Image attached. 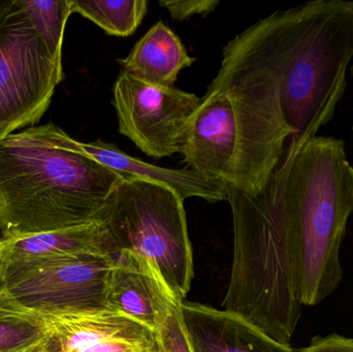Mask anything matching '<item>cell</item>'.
I'll use <instances>...</instances> for the list:
<instances>
[{
    "label": "cell",
    "mask_w": 353,
    "mask_h": 352,
    "mask_svg": "<svg viewBox=\"0 0 353 352\" xmlns=\"http://www.w3.org/2000/svg\"><path fill=\"white\" fill-rule=\"evenodd\" d=\"M222 54L254 62L279 81L282 112L302 146L335 115L353 58V0H316L274 12Z\"/></svg>",
    "instance_id": "cell-1"
},
{
    "label": "cell",
    "mask_w": 353,
    "mask_h": 352,
    "mask_svg": "<svg viewBox=\"0 0 353 352\" xmlns=\"http://www.w3.org/2000/svg\"><path fill=\"white\" fill-rule=\"evenodd\" d=\"M292 136L275 74L222 54L217 76L189 121L180 153L189 169L207 179L257 196Z\"/></svg>",
    "instance_id": "cell-2"
},
{
    "label": "cell",
    "mask_w": 353,
    "mask_h": 352,
    "mask_svg": "<svg viewBox=\"0 0 353 352\" xmlns=\"http://www.w3.org/2000/svg\"><path fill=\"white\" fill-rule=\"evenodd\" d=\"M265 189L290 235L301 304L317 305L343 277L340 250L353 213V167L343 141L288 143Z\"/></svg>",
    "instance_id": "cell-3"
},
{
    "label": "cell",
    "mask_w": 353,
    "mask_h": 352,
    "mask_svg": "<svg viewBox=\"0 0 353 352\" xmlns=\"http://www.w3.org/2000/svg\"><path fill=\"white\" fill-rule=\"evenodd\" d=\"M118 174L54 146L39 126L0 140V233L19 237L99 222Z\"/></svg>",
    "instance_id": "cell-4"
},
{
    "label": "cell",
    "mask_w": 353,
    "mask_h": 352,
    "mask_svg": "<svg viewBox=\"0 0 353 352\" xmlns=\"http://www.w3.org/2000/svg\"><path fill=\"white\" fill-rule=\"evenodd\" d=\"M234 229V260L222 308L282 344L301 318L294 250L267 189L248 196L226 189Z\"/></svg>",
    "instance_id": "cell-5"
},
{
    "label": "cell",
    "mask_w": 353,
    "mask_h": 352,
    "mask_svg": "<svg viewBox=\"0 0 353 352\" xmlns=\"http://www.w3.org/2000/svg\"><path fill=\"white\" fill-rule=\"evenodd\" d=\"M99 222L113 254L132 252L157 265L176 298L185 300L193 256L184 200L163 184L124 179L105 200Z\"/></svg>",
    "instance_id": "cell-6"
},
{
    "label": "cell",
    "mask_w": 353,
    "mask_h": 352,
    "mask_svg": "<svg viewBox=\"0 0 353 352\" xmlns=\"http://www.w3.org/2000/svg\"><path fill=\"white\" fill-rule=\"evenodd\" d=\"M62 80V64L53 59L16 0L0 25V140L37 123Z\"/></svg>",
    "instance_id": "cell-7"
},
{
    "label": "cell",
    "mask_w": 353,
    "mask_h": 352,
    "mask_svg": "<svg viewBox=\"0 0 353 352\" xmlns=\"http://www.w3.org/2000/svg\"><path fill=\"white\" fill-rule=\"evenodd\" d=\"M114 254L62 256L0 269L6 289L25 309L39 315L109 310L108 276Z\"/></svg>",
    "instance_id": "cell-8"
},
{
    "label": "cell",
    "mask_w": 353,
    "mask_h": 352,
    "mask_svg": "<svg viewBox=\"0 0 353 352\" xmlns=\"http://www.w3.org/2000/svg\"><path fill=\"white\" fill-rule=\"evenodd\" d=\"M201 103L193 93L153 86L123 72L114 85L120 134L153 158L181 152L187 126Z\"/></svg>",
    "instance_id": "cell-9"
},
{
    "label": "cell",
    "mask_w": 353,
    "mask_h": 352,
    "mask_svg": "<svg viewBox=\"0 0 353 352\" xmlns=\"http://www.w3.org/2000/svg\"><path fill=\"white\" fill-rule=\"evenodd\" d=\"M57 352H161L157 333L112 310L41 315Z\"/></svg>",
    "instance_id": "cell-10"
},
{
    "label": "cell",
    "mask_w": 353,
    "mask_h": 352,
    "mask_svg": "<svg viewBox=\"0 0 353 352\" xmlns=\"http://www.w3.org/2000/svg\"><path fill=\"white\" fill-rule=\"evenodd\" d=\"M39 127L46 140L54 146L85 155L115 172L123 179L147 180L163 184L175 190L184 200L199 198L209 203H217L228 198L225 186L207 179L189 167L176 169L151 165L126 154L115 145L101 140L91 143L79 142L52 123Z\"/></svg>",
    "instance_id": "cell-11"
},
{
    "label": "cell",
    "mask_w": 353,
    "mask_h": 352,
    "mask_svg": "<svg viewBox=\"0 0 353 352\" xmlns=\"http://www.w3.org/2000/svg\"><path fill=\"white\" fill-rule=\"evenodd\" d=\"M114 256L108 276V309L130 316L157 334L182 300L176 297L157 265L148 258L132 252Z\"/></svg>",
    "instance_id": "cell-12"
},
{
    "label": "cell",
    "mask_w": 353,
    "mask_h": 352,
    "mask_svg": "<svg viewBox=\"0 0 353 352\" xmlns=\"http://www.w3.org/2000/svg\"><path fill=\"white\" fill-rule=\"evenodd\" d=\"M181 311L192 352H294L232 312L186 300Z\"/></svg>",
    "instance_id": "cell-13"
},
{
    "label": "cell",
    "mask_w": 353,
    "mask_h": 352,
    "mask_svg": "<svg viewBox=\"0 0 353 352\" xmlns=\"http://www.w3.org/2000/svg\"><path fill=\"white\" fill-rule=\"evenodd\" d=\"M113 254L99 222L72 229L0 238V269L62 256Z\"/></svg>",
    "instance_id": "cell-14"
},
{
    "label": "cell",
    "mask_w": 353,
    "mask_h": 352,
    "mask_svg": "<svg viewBox=\"0 0 353 352\" xmlns=\"http://www.w3.org/2000/svg\"><path fill=\"white\" fill-rule=\"evenodd\" d=\"M118 62L122 72L137 80L153 86L173 87L179 72L192 65L194 58L187 53L178 35L159 21Z\"/></svg>",
    "instance_id": "cell-15"
},
{
    "label": "cell",
    "mask_w": 353,
    "mask_h": 352,
    "mask_svg": "<svg viewBox=\"0 0 353 352\" xmlns=\"http://www.w3.org/2000/svg\"><path fill=\"white\" fill-rule=\"evenodd\" d=\"M148 0H72L78 12L107 34L125 37L138 29L148 10Z\"/></svg>",
    "instance_id": "cell-16"
},
{
    "label": "cell",
    "mask_w": 353,
    "mask_h": 352,
    "mask_svg": "<svg viewBox=\"0 0 353 352\" xmlns=\"http://www.w3.org/2000/svg\"><path fill=\"white\" fill-rule=\"evenodd\" d=\"M18 2L53 59L62 64V43L66 22L72 14V0H18Z\"/></svg>",
    "instance_id": "cell-17"
},
{
    "label": "cell",
    "mask_w": 353,
    "mask_h": 352,
    "mask_svg": "<svg viewBox=\"0 0 353 352\" xmlns=\"http://www.w3.org/2000/svg\"><path fill=\"white\" fill-rule=\"evenodd\" d=\"M0 352H57L51 331L41 320H0Z\"/></svg>",
    "instance_id": "cell-18"
},
{
    "label": "cell",
    "mask_w": 353,
    "mask_h": 352,
    "mask_svg": "<svg viewBox=\"0 0 353 352\" xmlns=\"http://www.w3.org/2000/svg\"><path fill=\"white\" fill-rule=\"evenodd\" d=\"M181 303L170 314L157 332L161 352H192L183 320Z\"/></svg>",
    "instance_id": "cell-19"
},
{
    "label": "cell",
    "mask_w": 353,
    "mask_h": 352,
    "mask_svg": "<svg viewBox=\"0 0 353 352\" xmlns=\"http://www.w3.org/2000/svg\"><path fill=\"white\" fill-rule=\"evenodd\" d=\"M219 0H163L159 1L163 8L171 14L175 20L183 21L196 16L209 14L219 6Z\"/></svg>",
    "instance_id": "cell-20"
},
{
    "label": "cell",
    "mask_w": 353,
    "mask_h": 352,
    "mask_svg": "<svg viewBox=\"0 0 353 352\" xmlns=\"http://www.w3.org/2000/svg\"><path fill=\"white\" fill-rule=\"evenodd\" d=\"M294 352H353V338L337 334L315 336L308 346L294 349Z\"/></svg>",
    "instance_id": "cell-21"
},
{
    "label": "cell",
    "mask_w": 353,
    "mask_h": 352,
    "mask_svg": "<svg viewBox=\"0 0 353 352\" xmlns=\"http://www.w3.org/2000/svg\"><path fill=\"white\" fill-rule=\"evenodd\" d=\"M41 320V315L29 311L20 305L8 293L0 274V320Z\"/></svg>",
    "instance_id": "cell-22"
},
{
    "label": "cell",
    "mask_w": 353,
    "mask_h": 352,
    "mask_svg": "<svg viewBox=\"0 0 353 352\" xmlns=\"http://www.w3.org/2000/svg\"><path fill=\"white\" fill-rule=\"evenodd\" d=\"M14 2L16 0H0V25L12 14Z\"/></svg>",
    "instance_id": "cell-23"
},
{
    "label": "cell",
    "mask_w": 353,
    "mask_h": 352,
    "mask_svg": "<svg viewBox=\"0 0 353 352\" xmlns=\"http://www.w3.org/2000/svg\"><path fill=\"white\" fill-rule=\"evenodd\" d=\"M350 72H352V76L353 79V65L352 66V70H350Z\"/></svg>",
    "instance_id": "cell-24"
}]
</instances>
